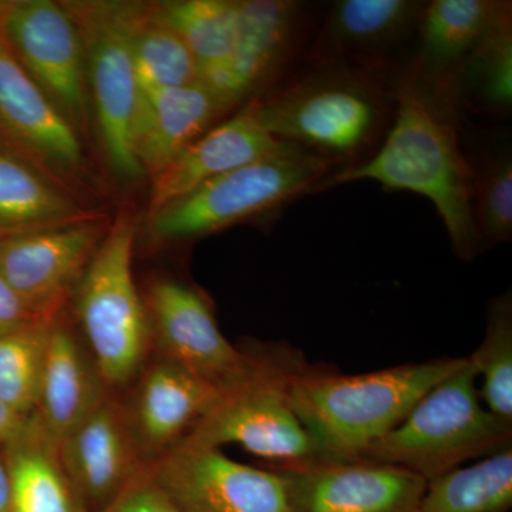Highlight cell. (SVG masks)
Returning a JSON list of instances; mask_svg holds the SVG:
<instances>
[{
  "label": "cell",
  "instance_id": "d6986e66",
  "mask_svg": "<svg viewBox=\"0 0 512 512\" xmlns=\"http://www.w3.org/2000/svg\"><path fill=\"white\" fill-rule=\"evenodd\" d=\"M6 30L40 84L64 109L82 113V50L70 16L53 2L32 0L10 10Z\"/></svg>",
  "mask_w": 512,
  "mask_h": 512
},
{
  "label": "cell",
  "instance_id": "8fae6325",
  "mask_svg": "<svg viewBox=\"0 0 512 512\" xmlns=\"http://www.w3.org/2000/svg\"><path fill=\"white\" fill-rule=\"evenodd\" d=\"M148 470L183 512H289L281 473L239 463L221 448L183 443Z\"/></svg>",
  "mask_w": 512,
  "mask_h": 512
},
{
  "label": "cell",
  "instance_id": "4fadbf2b",
  "mask_svg": "<svg viewBox=\"0 0 512 512\" xmlns=\"http://www.w3.org/2000/svg\"><path fill=\"white\" fill-rule=\"evenodd\" d=\"M285 477L289 512H417L427 481L370 460L269 466Z\"/></svg>",
  "mask_w": 512,
  "mask_h": 512
},
{
  "label": "cell",
  "instance_id": "9a60e30c",
  "mask_svg": "<svg viewBox=\"0 0 512 512\" xmlns=\"http://www.w3.org/2000/svg\"><path fill=\"white\" fill-rule=\"evenodd\" d=\"M90 19V77L104 147L114 173L126 180L143 175L134 150L140 87L130 46V18L99 13Z\"/></svg>",
  "mask_w": 512,
  "mask_h": 512
},
{
  "label": "cell",
  "instance_id": "6da1fadb",
  "mask_svg": "<svg viewBox=\"0 0 512 512\" xmlns=\"http://www.w3.org/2000/svg\"><path fill=\"white\" fill-rule=\"evenodd\" d=\"M394 97L392 126L376 153L365 163L330 175L320 191L369 180L384 190L423 195L436 207L454 254L470 261L481 249L460 119L403 70L394 77Z\"/></svg>",
  "mask_w": 512,
  "mask_h": 512
},
{
  "label": "cell",
  "instance_id": "7a4b0ae2",
  "mask_svg": "<svg viewBox=\"0 0 512 512\" xmlns=\"http://www.w3.org/2000/svg\"><path fill=\"white\" fill-rule=\"evenodd\" d=\"M251 101L272 137L338 171L376 153L396 107L394 77L342 63H302L281 86Z\"/></svg>",
  "mask_w": 512,
  "mask_h": 512
},
{
  "label": "cell",
  "instance_id": "ffe728a7",
  "mask_svg": "<svg viewBox=\"0 0 512 512\" xmlns=\"http://www.w3.org/2000/svg\"><path fill=\"white\" fill-rule=\"evenodd\" d=\"M109 393L82 336L57 315L50 326L37 417L60 441L90 416Z\"/></svg>",
  "mask_w": 512,
  "mask_h": 512
},
{
  "label": "cell",
  "instance_id": "7c38bea8",
  "mask_svg": "<svg viewBox=\"0 0 512 512\" xmlns=\"http://www.w3.org/2000/svg\"><path fill=\"white\" fill-rule=\"evenodd\" d=\"M103 231L74 221L0 237V275L37 318L52 320L90 264Z\"/></svg>",
  "mask_w": 512,
  "mask_h": 512
},
{
  "label": "cell",
  "instance_id": "f546056e",
  "mask_svg": "<svg viewBox=\"0 0 512 512\" xmlns=\"http://www.w3.org/2000/svg\"><path fill=\"white\" fill-rule=\"evenodd\" d=\"M130 46L140 93L177 89L197 82L198 66L173 30L156 18H130Z\"/></svg>",
  "mask_w": 512,
  "mask_h": 512
},
{
  "label": "cell",
  "instance_id": "e575fe53",
  "mask_svg": "<svg viewBox=\"0 0 512 512\" xmlns=\"http://www.w3.org/2000/svg\"><path fill=\"white\" fill-rule=\"evenodd\" d=\"M0 512H12V487L8 466L0 446Z\"/></svg>",
  "mask_w": 512,
  "mask_h": 512
},
{
  "label": "cell",
  "instance_id": "5b68a950",
  "mask_svg": "<svg viewBox=\"0 0 512 512\" xmlns=\"http://www.w3.org/2000/svg\"><path fill=\"white\" fill-rule=\"evenodd\" d=\"M136 224L124 212L73 292L80 336L110 392L123 393L153 355L146 303L133 276Z\"/></svg>",
  "mask_w": 512,
  "mask_h": 512
},
{
  "label": "cell",
  "instance_id": "4316f807",
  "mask_svg": "<svg viewBox=\"0 0 512 512\" xmlns=\"http://www.w3.org/2000/svg\"><path fill=\"white\" fill-rule=\"evenodd\" d=\"M156 19L183 40L197 63L198 79L228 66L237 39V0L167 2Z\"/></svg>",
  "mask_w": 512,
  "mask_h": 512
},
{
  "label": "cell",
  "instance_id": "2e32d148",
  "mask_svg": "<svg viewBox=\"0 0 512 512\" xmlns=\"http://www.w3.org/2000/svg\"><path fill=\"white\" fill-rule=\"evenodd\" d=\"M59 451L89 512L111 503L148 468L121 393L107 394L90 416L59 441Z\"/></svg>",
  "mask_w": 512,
  "mask_h": 512
},
{
  "label": "cell",
  "instance_id": "277c9868",
  "mask_svg": "<svg viewBox=\"0 0 512 512\" xmlns=\"http://www.w3.org/2000/svg\"><path fill=\"white\" fill-rule=\"evenodd\" d=\"M477 373L466 362L430 389L406 419L360 460L406 468L426 481L511 447L512 421L481 403Z\"/></svg>",
  "mask_w": 512,
  "mask_h": 512
},
{
  "label": "cell",
  "instance_id": "484cf974",
  "mask_svg": "<svg viewBox=\"0 0 512 512\" xmlns=\"http://www.w3.org/2000/svg\"><path fill=\"white\" fill-rule=\"evenodd\" d=\"M512 447L427 481L417 512H508Z\"/></svg>",
  "mask_w": 512,
  "mask_h": 512
},
{
  "label": "cell",
  "instance_id": "ba28073f",
  "mask_svg": "<svg viewBox=\"0 0 512 512\" xmlns=\"http://www.w3.org/2000/svg\"><path fill=\"white\" fill-rule=\"evenodd\" d=\"M318 23L312 3L238 2L234 52L228 66L212 74V89L231 107L251 100L256 90L269 87L271 93L301 67Z\"/></svg>",
  "mask_w": 512,
  "mask_h": 512
},
{
  "label": "cell",
  "instance_id": "7402d4cb",
  "mask_svg": "<svg viewBox=\"0 0 512 512\" xmlns=\"http://www.w3.org/2000/svg\"><path fill=\"white\" fill-rule=\"evenodd\" d=\"M12 487V512H89L67 474L59 441L33 412L2 444Z\"/></svg>",
  "mask_w": 512,
  "mask_h": 512
},
{
  "label": "cell",
  "instance_id": "cb8c5ba5",
  "mask_svg": "<svg viewBox=\"0 0 512 512\" xmlns=\"http://www.w3.org/2000/svg\"><path fill=\"white\" fill-rule=\"evenodd\" d=\"M450 104L466 116L505 120L512 111V20L485 37L454 77Z\"/></svg>",
  "mask_w": 512,
  "mask_h": 512
},
{
  "label": "cell",
  "instance_id": "d4e9b609",
  "mask_svg": "<svg viewBox=\"0 0 512 512\" xmlns=\"http://www.w3.org/2000/svg\"><path fill=\"white\" fill-rule=\"evenodd\" d=\"M471 175L473 218L481 251L512 237V153L510 141L470 143L461 136Z\"/></svg>",
  "mask_w": 512,
  "mask_h": 512
},
{
  "label": "cell",
  "instance_id": "836d02e7",
  "mask_svg": "<svg viewBox=\"0 0 512 512\" xmlns=\"http://www.w3.org/2000/svg\"><path fill=\"white\" fill-rule=\"evenodd\" d=\"M23 417L18 416L12 409L0 399V446L18 430Z\"/></svg>",
  "mask_w": 512,
  "mask_h": 512
},
{
  "label": "cell",
  "instance_id": "5bb4252c",
  "mask_svg": "<svg viewBox=\"0 0 512 512\" xmlns=\"http://www.w3.org/2000/svg\"><path fill=\"white\" fill-rule=\"evenodd\" d=\"M220 394L184 367L153 353L136 380L121 393L147 467L180 446Z\"/></svg>",
  "mask_w": 512,
  "mask_h": 512
},
{
  "label": "cell",
  "instance_id": "8992f818",
  "mask_svg": "<svg viewBox=\"0 0 512 512\" xmlns=\"http://www.w3.org/2000/svg\"><path fill=\"white\" fill-rule=\"evenodd\" d=\"M336 171L338 167L330 161L282 143L264 157L218 175L154 212L148 231L165 241L214 234L320 191Z\"/></svg>",
  "mask_w": 512,
  "mask_h": 512
},
{
  "label": "cell",
  "instance_id": "ac0fdd59",
  "mask_svg": "<svg viewBox=\"0 0 512 512\" xmlns=\"http://www.w3.org/2000/svg\"><path fill=\"white\" fill-rule=\"evenodd\" d=\"M256 117L249 100L229 120L192 141L157 174L150 215L180 200L218 175L264 157L281 146Z\"/></svg>",
  "mask_w": 512,
  "mask_h": 512
},
{
  "label": "cell",
  "instance_id": "d6a6232c",
  "mask_svg": "<svg viewBox=\"0 0 512 512\" xmlns=\"http://www.w3.org/2000/svg\"><path fill=\"white\" fill-rule=\"evenodd\" d=\"M35 320L43 319L37 318L35 313L30 311L29 306L0 275V333Z\"/></svg>",
  "mask_w": 512,
  "mask_h": 512
},
{
  "label": "cell",
  "instance_id": "44dd1931",
  "mask_svg": "<svg viewBox=\"0 0 512 512\" xmlns=\"http://www.w3.org/2000/svg\"><path fill=\"white\" fill-rule=\"evenodd\" d=\"M229 109L201 80L177 89L140 93L134 150L141 168L160 173Z\"/></svg>",
  "mask_w": 512,
  "mask_h": 512
},
{
  "label": "cell",
  "instance_id": "f1b7e54d",
  "mask_svg": "<svg viewBox=\"0 0 512 512\" xmlns=\"http://www.w3.org/2000/svg\"><path fill=\"white\" fill-rule=\"evenodd\" d=\"M52 320H35L0 333V399L18 416L36 410Z\"/></svg>",
  "mask_w": 512,
  "mask_h": 512
},
{
  "label": "cell",
  "instance_id": "83f0119b",
  "mask_svg": "<svg viewBox=\"0 0 512 512\" xmlns=\"http://www.w3.org/2000/svg\"><path fill=\"white\" fill-rule=\"evenodd\" d=\"M79 211L18 158L0 153V237L76 221Z\"/></svg>",
  "mask_w": 512,
  "mask_h": 512
},
{
  "label": "cell",
  "instance_id": "30bf717a",
  "mask_svg": "<svg viewBox=\"0 0 512 512\" xmlns=\"http://www.w3.org/2000/svg\"><path fill=\"white\" fill-rule=\"evenodd\" d=\"M426 2L339 0L319 20L302 63H342L396 77L412 60Z\"/></svg>",
  "mask_w": 512,
  "mask_h": 512
},
{
  "label": "cell",
  "instance_id": "9c48e42d",
  "mask_svg": "<svg viewBox=\"0 0 512 512\" xmlns=\"http://www.w3.org/2000/svg\"><path fill=\"white\" fill-rule=\"evenodd\" d=\"M153 353L222 393L245 379L254 365L251 349H238L221 332L204 293L177 279H158L146 296Z\"/></svg>",
  "mask_w": 512,
  "mask_h": 512
},
{
  "label": "cell",
  "instance_id": "1f68e13d",
  "mask_svg": "<svg viewBox=\"0 0 512 512\" xmlns=\"http://www.w3.org/2000/svg\"><path fill=\"white\" fill-rule=\"evenodd\" d=\"M94 512H183L146 468L123 493Z\"/></svg>",
  "mask_w": 512,
  "mask_h": 512
},
{
  "label": "cell",
  "instance_id": "52a82bcc",
  "mask_svg": "<svg viewBox=\"0 0 512 512\" xmlns=\"http://www.w3.org/2000/svg\"><path fill=\"white\" fill-rule=\"evenodd\" d=\"M251 353L249 375L220 394L183 443L211 448L238 444L272 461L271 466L319 460L315 441L289 402V383L308 362L289 346Z\"/></svg>",
  "mask_w": 512,
  "mask_h": 512
},
{
  "label": "cell",
  "instance_id": "603a6c76",
  "mask_svg": "<svg viewBox=\"0 0 512 512\" xmlns=\"http://www.w3.org/2000/svg\"><path fill=\"white\" fill-rule=\"evenodd\" d=\"M0 121L20 140L57 161L73 164L79 163L82 157L79 138L69 121L47 99L35 79L2 46Z\"/></svg>",
  "mask_w": 512,
  "mask_h": 512
},
{
  "label": "cell",
  "instance_id": "4dcf8cb0",
  "mask_svg": "<svg viewBox=\"0 0 512 512\" xmlns=\"http://www.w3.org/2000/svg\"><path fill=\"white\" fill-rule=\"evenodd\" d=\"M481 377L478 387L485 407L501 419L512 421V296L504 292L487 306L483 342L467 357Z\"/></svg>",
  "mask_w": 512,
  "mask_h": 512
},
{
  "label": "cell",
  "instance_id": "3957f363",
  "mask_svg": "<svg viewBox=\"0 0 512 512\" xmlns=\"http://www.w3.org/2000/svg\"><path fill=\"white\" fill-rule=\"evenodd\" d=\"M464 362L466 357H440L363 375L306 363L289 383V402L315 441L319 460H360Z\"/></svg>",
  "mask_w": 512,
  "mask_h": 512
},
{
  "label": "cell",
  "instance_id": "e0dca14e",
  "mask_svg": "<svg viewBox=\"0 0 512 512\" xmlns=\"http://www.w3.org/2000/svg\"><path fill=\"white\" fill-rule=\"evenodd\" d=\"M508 20H512V3L505 0L426 2L416 49L403 72L453 110L451 84L461 64L485 37Z\"/></svg>",
  "mask_w": 512,
  "mask_h": 512
}]
</instances>
